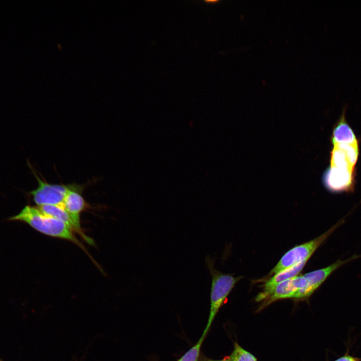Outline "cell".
Masks as SVG:
<instances>
[{
  "label": "cell",
  "mask_w": 361,
  "mask_h": 361,
  "mask_svg": "<svg viewBox=\"0 0 361 361\" xmlns=\"http://www.w3.org/2000/svg\"><path fill=\"white\" fill-rule=\"evenodd\" d=\"M9 220L25 222L42 234L68 240L80 245L72 231L65 224L44 213L38 207L27 206Z\"/></svg>",
  "instance_id": "6da1fadb"
},
{
  "label": "cell",
  "mask_w": 361,
  "mask_h": 361,
  "mask_svg": "<svg viewBox=\"0 0 361 361\" xmlns=\"http://www.w3.org/2000/svg\"><path fill=\"white\" fill-rule=\"evenodd\" d=\"M206 265L211 276L210 314L206 327L202 336H206L219 310L235 284L242 277H234L232 274L223 273L217 270L213 259L210 256L205 258Z\"/></svg>",
  "instance_id": "7a4b0ae2"
},
{
  "label": "cell",
  "mask_w": 361,
  "mask_h": 361,
  "mask_svg": "<svg viewBox=\"0 0 361 361\" xmlns=\"http://www.w3.org/2000/svg\"><path fill=\"white\" fill-rule=\"evenodd\" d=\"M344 222V218L341 219L328 230L317 238L303 244L296 246L289 250L284 254L276 265L272 269L269 275H274L300 262L308 260L315 250Z\"/></svg>",
  "instance_id": "3957f363"
},
{
  "label": "cell",
  "mask_w": 361,
  "mask_h": 361,
  "mask_svg": "<svg viewBox=\"0 0 361 361\" xmlns=\"http://www.w3.org/2000/svg\"><path fill=\"white\" fill-rule=\"evenodd\" d=\"M330 166L342 171L355 174L359 155L358 140L353 142H332Z\"/></svg>",
  "instance_id": "277c9868"
},
{
  "label": "cell",
  "mask_w": 361,
  "mask_h": 361,
  "mask_svg": "<svg viewBox=\"0 0 361 361\" xmlns=\"http://www.w3.org/2000/svg\"><path fill=\"white\" fill-rule=\"evenodd\" d=\"M38 182V188L31 192L33 200L38 206L43 205L63 206L64 200L69 186L51 184L42 180L33 171Z\"/></svg>",
  "instance_id": "5b68a950"
},
{
  "label": "cell",
  "mask_w": 361,
  "mask_h": 361,
  "mask_svg": "<svg viewBox=\"0 0 361 361\" xmlns=\"http://www.w3.org/2000/svg\"><path fill=\"white\" fill-rule=\"evenodd\" d=\"M355 175L330 166L323 173L322 181L325 187L331 192L350 193L354 190Z\"/></svg>",
  "instance_id": "8992f818"
},
{
  "label": "cell",
  "mask_w": 361,
  "mask_h": 361,
  "mask_svg": "<svg viewBox=\"0 0 361 361\" xmlns=\"http://www.w3.org/2000/svg\"><path fill=\"white\" fill-rule=\"evenodd\" d=\"M308 260H304L274 275L263 284V291L256 297L257 301L263 300L279 283L296 276L303 269Z\"/></svg>",
  "instance_id": "52a82bcc"
},
{
  "label": "cell",
  "mask_w": 361,
  "mask_h": 361,
  "mask_svg": "<svg viewBox=\"0 0 361 361\" xmlns=\"http://www.w3.org/2000/svg\"><path fill=\"white\" fill-rule=\"evenodd\" d=\"M86 205L85 200L78 189L69 186L65 195L63 206L70 215L75 224L80 228V215Z\"/></svg>",
  "instance_id": "ba28073f"
},
{
  "label": "cell",
  "mask_w": 361,
  "mask_h": 361,
  "mask_svg": "<svg viewBox=\"0 0 361 361\" xmlns=\"http://www.w3.org/2000/svg\"><path fill=\"white\" fill-rule=\"evenodd\" d=\"M38 208L44 213L65 224L72 231L79 234L88 243H92V241L85 235L81 228L75 224L63 206L43 205L38 206Z\"/></svg>",
  "instance_id": "9c48e42d"
},
{
  "label": "cell",
  "mask_w": 361,
  "mask_h": 361,
  "mask_svg": "<svg viewBox=\"0 0 361 361\" xmlns=\"http://www.w3.org/2000/svg\"><path fill=\"white\" fill-rule=\"evenodd\" d=\"M231 361H257L256 358L250 352L235 343L233 351L230 356Z\"/></svg>",
  "instance_id": "30bf717a"
},
{
  "label": "cell",
  "mask_w": 361,
  "mask_h": 361,
  "mask_svg": "<svg viewBox=\"0 0 361 361\" xmlns=\"http://www.w3.org/2000/svg\"><path fill=\"white\" fill-rule=\"evenodd\" d=\"M205 337V336L202 335L197 343L177 361H197L200 355L201 347Z\"/></svg>",
  "instance_id": "8fae6325"
},
{
  "label": "cell",
  "mask_w": 361,
  "mask_h": 361,
  "mask_svg": "<svg viewBox=\"0 0 361 361\" xmlns=\"http://www.w3.org/2000/svg\"><path fill=\"white\" fill-rule=\"evenodd\" d=\"M335 361H360V359L358 358L350 355H344L339 357Z\"/></svg>",
  "instance_id": "7c38bea8"
},
{
  "label": "cell",
  "mask_w": 361,
  "mask_h": 361,
  "mask_svg": "<svg viewBox=\"0 0 361 361\" xmlns=\"http://www.w3.org/2000/svg\"><path fill=\"white\" fill-rule=\"evenodd\" d=\"M206 361H231L230 356H227L221 360H208Z\"/></svg>",
  "instance_id": "4fadbf2b"
}]
</instances>
